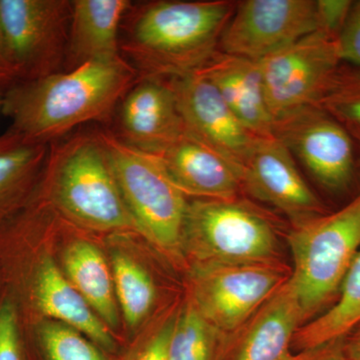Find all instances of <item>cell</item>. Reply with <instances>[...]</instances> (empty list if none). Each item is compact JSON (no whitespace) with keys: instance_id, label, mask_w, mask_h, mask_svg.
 Segmentation results:
<instances>
[{"instance_id":"1","label":"cell","mask_w":360,"mask_h":360,"mask_svg":"<svg viewBox=\"0 0 360 360\" xmlns=\"http://www.w3.org/2000/svg\"><path fill=\"white\" fill-rule=\"evenodd\" d=\"M139 78L122 56L91 61L75 70L16 82L6 90L2 112L9 129L28 141H60L85 123L108 129L118 104Z\"/></svg>"},{"instance_id":"8","label":"cell","mask_w":360,"mask_h":360,"mask_svg":"<svg viewBox=\"0 0 360 360\" xmlns=\"http://www.w3.org/2000/svg\"><path fill=\"white\" fill-rule=\"evenodd\" d=\"M72 0H0V22L18 82L65 70Z\"/></svg>"},{"instance_id":"31","label":"cell","mask_w":360,"mask_h":360,"mask_svg":"<svg viewBox=\"0 0 360 360\" xmlns=\"http://www.w3.org/2000/svg\"><path fill=\"white\" fill-rule=\"evenodd\" d=\"M18 82L15 71L9 58L8 51L0 22V89H7Z\"/></svg>"},{"instance_id":"21","label":"cell","mask_w":360,"mask_h":360,"mask_svg":"<svg viewBox=\"0 0 360 360\" xmlns=\"http://www.w3.org/2000/svg\"><path fill=\"white\" fill-rule=\"evenodd\" d=\"M49 144L28 141L8 129L0 134V219L25 202L44 174Z\"/></svg>"},{"instance_id":"11","label":"cell","mask_w":360,"mask_h":360,"mask_svg":"<svg viewBox=\"0 0 360 360\" xmlns=\"http://www.w3.org/2000/svg\"><path fill=\"white\" fill-rule=\"evenodd\" d=\"M316 30L315 0H245L225 26L220 51L259 61Z\"/></svg>"},{"instance_id":"9","label":"cell","mask_w":360,"mask_h":360,"mask_svg":"<svg viewBox=\"0 0 360 360\" xmlns=\"http://www.w3.org/2000/svg\"><path fill=\"white\" fill-rule=\"evenodd\" d=\"M258 63L276 122L292 111L316 105L342 60L338 39L315 32Z\"/></svg>"},{"instance_id":"29","label":"cell","mask_w":360,"mask_h":360,"mask_svg":"<svg viewBox=\"0 0 360 360\" xmlns=\"http://www.w3.org/2000/svg\"><path fill=\"white\" fill-rule=\"evenodd\" d=\"M338 42L342 63L360 70V0L354 1Z\"/></svg>"},{"instance_id":"34","label":"cell","mask_w":360,"mask_h":360,"mask_svg":"<svg viewBox=\"0 0 360 360\" xmlns=\"http://www.w3.org/2000/svg\"><path fill=\"white\" fill-rule=\"evenodd\" d=\"M348 131L354 137L355 144H356L357 150H359V160H360V129L356 127H347Z\"/></svg>"},{"instance_id":"20","label":"cell","mask_w":360,"mask_h":360,"mask_svg":"<svg viewBox=\"0 0 360 360\" xmlns=\"http://www.w3.org/2000/svg\"><path fill=\"white\" fill-rule=\"evenodd\" d=\"M63 271L108 328L120 322L112 271L103 252L91 241L75 239L65 248Z\"/></svg>"},{"instance_id":"18","label":"cell","mask_w":360,"mask_h":360,"mask_svg":"<svg viewBox=\"0 0 360 360\" xmlns=\"http://www.w3.org/2000/svg\"><path fill=\"white\" fill-rule=\"evenodd\" d=\"M129 0H72L65 70L122 56L120 30Z\"/></svg>"},{"instance_id":"12","label":"cell","mask_w":360,"mask_h":360,"mask_svg":"<svg viewBox=\"0 0 360 360\" xmlns=\"http://www.w3.org/2000/svg\"><path fill=\"white\" fill-rule=\"evenodd\" d=\"M240 181L243 191L283 213L292 226L328 213L290 151L274 136L257 137L241 168Z\"/></svg>"},{"instance_id":"26","label":"cell","mask_w":360,"mask_h":360,"mask_svg":"<svg viewBox=\"0 0 360 360\" xmlns=\"http://www.w3.org/2000/svg\"><path fill=\"white\" fill-rule=\"evenodd\" d=\"M316 106L345 127L360 129V70L341 63Z\"/></svg>"},{"instance_id":"13","label":"cell","mask_w":360,"mask_h":360,"mask_svg":"<svg viewBox=\"0 0 360 360\" xmlns=\"http://www.w3.org/2000/svg\"><path fill=\"white\" fill-rule=\"evenodd\" d=\"M111 127L127 146L160 155L186 131L172 79L139 77L118 104Z\"/></svg>"},{"instance_id":"7","label":"cell","mask_w":360,"mask_h":360,"mask_svg":"<svg viewBox=\"0 0 360 360\" xmlns=\"http://www.w3.org/2000/svg\"><path fill=\"white\" fill-rule=\"evenodd\" d=\"M290 276L291 269L281 260L194 264L191 300L219 335H231L245 328Z\"/></svg>"},{"instance_id":"5","label":"cell","mask_w":360,"mask_h":360,"mask_svg":"<svg viewBox=\"0 0 360 360\" xmlns=\"http://www.w3.org/2000/svg\"><path fill=\"white\" fill-rule=\"evenodd\" d=\"M97 132L136 231L163 255L180 259L189 205L186 194L158 156L127 146L106 127Z\"/></svg>"},{"instance_id":"14","label":"cell","mask_w":360,"mask_h":360,"mask_svg":"<svg viewBox=\"0 0 360 360\" xmlns=\"http://www.w3.org/2000/svg\"><path fill=\"white\" fill-rule=\"evenodd\" d=\"M172 82L186 131L229 160L241 174L257 135L239 122L205 75L196 72Z\"/></svg>"},{"instance_id":"23","label":"cell","mask_w":360,"mask_h":360,"mask_svg":"<svg viewBox=\"0 0 360 360\" xmlns=\"http://www.w3.org/2000/svg\"><path fill=\"white\" fill-rule=\"evenodd\" d=\"M111 271L118 307L130 328H139L155 302L156 290L148 270L123 251H113Z\"/></svg>"},{"instance_id":"32","label":"cell","mask_w":360,"mask_h":360,"mask_svg":"<svg viewBox=\"0 0 360 360\" xmlns=\"http://www.w3.org/2000/svg\"><path fill=\"white\" fill-rule=\"evenodd\" d=\"M309 360H350L345 354L342 347V340L312 352Z\"/></svg>"},{"instance_id":"2","label":"cell","mask_w":360,"mask_h":360,"mask_svg":"<svg viewBox=\"0 0 360 360\" xmlns=\"http://www.w3.org/2000/svg\"><path fill=\"white\" fill-rule=\"evenodd\" d=\"M236 7L226 0L131 4L120 30V53L139 77L193 75L219 51Z\"/></svg>"},{"instance_id":"30","label":"cell","mask_w":360,"mask_h":360,"mask_svg":"<svg viewBox=\"0 0 360 360\" xmlns=\"http://www.w3.org/2000/svg\"><path fill=\"white\" fill-rule=\"evenodd\" d=\"M174 319H170L151 338L132 360H167V347Z\"/></svg>"},{"instance_id":"28","label":"cell","mask_w":360,"mask_h":360,"mask_svg":"<svg viewBox=\"0 0 360 360\" xmlns=\"http://www.w3.org/2000/svg\"><path fill=\"white\" fill-rule=\"evenodd\" d=\"M354 4L352 0H315L316 32L338 39Z\"/></svg>"},{"instance_id":"24","label":"cell","mask_w":360,"mask_h":360,"mask_svg":"<svg viewBox=\"0 0 360 360\" xmlns=\"http://www.w3.org/2000/svg\"><path fill=\"white\" fill-rule=\"evenodd\" d=\"M217 335L189 300L174 319L167 360H212Z\"/></svg>"},{"instance_id":"15","label":"cell","mask_w":360,"mask_h":360,"mask_svg":"<svg viewBox=\"0 0 360 360\" xmlns=\"http://www.w3.org/2000/svg\"><path fill=\"white\" fill-rule=\"evenodd\" d=\"M156 156L186 195L233 200L243 191L238 170L187 131Z\"/></svg>"},{"instance_id":"3","label":"cell","mask_w":360,"mask_h":360,"mask_svg":"<svg viewBox=\"0 0 360 360\" xmlns=\"http://www.w3.org/2000/svg\"><path fill=\"white\" fill-rule=\"evenodd\" d=\"M44 174L52 205L92 231L135 229L97 129L49 146Z\"/></svg>"},{"instance_id":"17","label":"cell","mask_w":360,"mask_h":360,"mask_svg":"<svg viewBox=\"0 0 360 360\" xmlns=\"http://www.w3.org/2000/svg\"><path fill=\"white\" fill-rule=\"evenodd\" d=\"M302 326L300 302L288 279L246 323L234 360H309L312 352H291Z\"/></svg>"},{"instance_id":"10","label":"cell","mask_w":360,"mask_h":360,"mask_svg":"<svg viewBox=\"0 0 360 360\" xmlns=\"http://www.w3.org/2000/svg\"><path fill=\"white\" fill-rule=\"evenodd\" d=\"M274 136L326 191L340 193L352 186L359 156L354 137L319 106H307L278 118Z\"/></svg>"},{"instance_id":"33","label":"cell","mask_w":360,"mask_h":360,"mask_svg":"<svg viewBox=\"0 0 360 360\" xmlns=\"http://www.w3.org/2000/svg\"><path fill=\"white\" fill-rule=\"evenodd\" d=\"M343 350L350 360H360V324L342 340Z\"/></svg>"},{"instance_id":"25","label":"cell","mask_w":360,"mask_h":360,"mask_svg":"<svg viewBox=\"0 0 360 360\" xmlns=\"http://www.w3.org/2000/svg\"><path fill=\"white\" fill-rule=\"evenodd\" d=\"M37 336L46 360H106L94 341L60 322L42 321L37 326Z\"/></svg>"},{"instance_id":"27","label":"cell","mask_w":360,"mask_h":360,"mask_svg":"<svg viewBox=\"0 0 360 360\" xmlns=\"http://www.w3.org/2000/svg\"><path fill=\"white\" fill-rule=\"evenodd\" d=\"M0 360H23L18 307L11 298L0 303Z\"/></svg>"},{"instance_id":"4","label":"cell","mask_w":360,"mask_h":360,"mask_svg":"<svg viewBox=\"0 0 360 360\" xmlns=\"http://www.w3.org/2000/svg\"><path fill=\"white\" fill-rule=\"evenodd\" d=\"M290 281L302 326L328 310L360 250V191L340 210L292 226Z\"/></svg>"},{"instance_id":"19","label":"cell","mask_w":360,"mask_h":360,"mask_svg":"<svg viewBox=\"0 0 360 360\" xmlns=\"http://www.w3.org/2000/svg\"><path fill=\"white\" fill-rule=\"evenodd\" d=\"M32 295L37 309L47 319L77 329L101 348L115 349L110 328L49 255L42 257L35 269Z\"/></svg>"},{"instance_id":"22","label":"cell","mask_w":360,"mask_h":360,"mask_svg":"<svg viewBox=\"0 0 360 360\" xmlns=\"http://www.w3.org/2000/svg\"><path fill=\"white\" fill-rule=\"evenodd\" d=\"M360 324V250L343 281L335 302L296 331L292 347L302 354L343 340Z\"/></svg>"},{"instance_id":"16","label":"cell","mask_w":360,"mask_h":360,"mask_svg":"<svg viewBox=\"0 0 360 360\" xmlns=\"http://www.w3.org/2000/svg\"><path fill=\"white\" fill-rule=\"evenodd\" d=\"M198 72L217 89L239 122L257 136H274V120L267 105L258 61L217 51Z\"/></svg>"},{"instance_id":"6","label":"cell","mask_w":360,"mask_h":360,"mask_svg":"<svg viewBox=\"0 0 360 360\" xmlns=\"http://www.w3.org/2000/svg\"><path fill=\"white\" fill-rule=\"evenodd\" d=\"M194 264H248L279 262L274 225L245 201H189L184 255Z\"/></svg>"}]
</instances>
